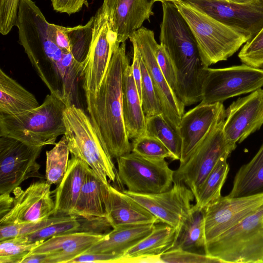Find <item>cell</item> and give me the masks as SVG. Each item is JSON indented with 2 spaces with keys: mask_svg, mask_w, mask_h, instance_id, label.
Returning a JSON list of instances; mask_svg holds the SVG:
<instances>
[{
  "mask_svg": "<svg viewBox=\"0 0 263 263\" xmlns=\"http://www.w3.org/2000/svg\"><path fill=\"white\" fill-rule=\"evenodd\" d=\"M154 3L153 0L103 1L110 27L119 43L125 42L145 21L150 22Z\"/></svg>",
  "mask_w": 263,
  "mask_h": 263,
  "instance_id": "19",
  "label": "cell"
},
{
  "mask_svg": "<svg viewBox=\"0 0 263 263\" xmlns=\"http://www.w3.org/2000/svg\"><path fill=\"white\" fill-rule=\"evenodd\" d=\"M89 167L85 162L71 155L66 174L55 191L53 216L73 215Z\"/></svg>",
  "mask_w": 263,
  "mask_h": 263,
  "instance_id": "22",
  "label": "cell"
},
{
  "mask_svg": "<svg viewBox=\"0 0 263 263\" xmlns=\"http://www.w3.org/2000/svg\"><path fill=\"white\" fill-rule=\"evenodd\" d=\"M20 0H0V32L8 34L16 25Z\"/></svg>",
  "mask_w": 263,
  "mask_h": 263,
  "instance_id": "41",
  "label": "cell"
},
{
  "mask_svg": "<svg viewBox=\"0 0 263 263\" xmlns=\"http://www.w3.org/2000/svg\"><path fill=\"white\" fill-rule=\"evenodd\" d=\"M216 20L249 34L263 26V1L236 3L226 0H183Z\"/></svg>",
  "mask_w": 263,
  "mask_h": 263,
  "instance_id": "14",
  "label": "cell"
},
{
  "mask_svg": "<svg viewBox=\"0 0 263 263\" xmlns=\"http://www.w3.org/2000/svg\"><path fill=\"white\" fill-rule=\"evenodd\" d=\"M263 86V69L245 64L226 68H206L200 104L222 103Z\"/></svg>",
  "mask_w": 263,
  "mask_h": 263,
  "instance_id": "9",
  "label": "cell"
},
{
  "mask_svg": "<svg viewBox=\"0 0 263 263\" xmlns=\"http://www.w3.org/2000/svg\"><path fill=\"white\" fill-rule=\"evenodd\" d=\"M226 119V118H225ZM225 119L217 123L183 162L174 171L175 182L185 185L194 196L219 160L230 156L236 144L226 138L223 132Z\"/></svg>",
  "mask_w": 263,
  "mask_h": 263,
  "instance_id": "7",
  "label": "cell"
},
{
  "mask_svg": "<svg viewBox=\"0 0 263 263\" xmlns=\"http://www.w3.org/2000/svg\"><path fill=\"white\" fill-rule=\"evenodd\" d=\"M129 39L139 51L152 80L161 104L162 115L166 121L178 131L185 106L168 85L159 67L155 55L158 43L154 31L142 26L134 32Z\"/></svg>",
  "mask_w": 263,
  "mask_h": 263,
  "instance_id": "12",
  "label": "cell"
},
{
  "mask_svg": "<svg viewBox=\"0 0 263 263\" xmlns=\"http://www.w3.org/2000/svg\"><path fill=\"white\" fill-rule=\"evenodd\" d=\"M122 256L112 253H90L85 252L69 263L78 262H121Z\"/></svg>",
  "mask_w": 263,
  "mask_h": 263,
  "instance_id": "43",
  "label": "cell"
},
{
  "mask_svg": "<svg viewBox=\"0 0 263 263\" xmlns=\"http://www.w3.org/2000/svg\"><path fill=\"white\" fill-rule=\"evenodd\" d=\"M66 107L50 93L34 109L16 116L0 114V137L15 138L33 146L55 145L58 137L66 132L63 112Z\"/></svg>",
  "mask_w": 263,
  "mask_h": 263,
  "instance_id": "4",
  "label": "cell"
},
{
  "mask_svg": "<svg viewBox=\"0 0 263 263\" xmlns=\"http://www.w3.org/2000/svg\"><path fill=\"white\" fill-rule=\"evenodd\" d=\"M122 191L144 206L160 221L168 224L177 232L192 211L195 196L181 183L175 182L168 190L157 194H140Z\"/></svg>",
  "mask_w": 263,
  "mask_h": 263,
  "instance_id": "15",
  "label": "cell"
},
{
  "mask_svg": "<svg viewBox=\"0 0 263 263\" xmlns=\"http://www.w3.org/2000/svg\"><path fill=\"white\" fill-rule=\"evenodd\" d=\"M128 62L125 42L114 51L96 95L85 94L91 123L112 159L131 152L123 114L122 78Z\"/></svg>",
  "mask_w": 263,
  "mask_h": 263,
  "instance_id": "2",
  "label": "cell"
},
{
  "mask_svg": "<svg viewBox=\"0 0 263 263\" xmlns=\"http://www.w3.org/2000/svg\"><path fill=\"white\" fill-rule=\"evenodd\" d=\"M14 198L9 194H0V219L5 216L12 209Z\"/></svg>",
  "mask_w": 263,
  "mask_h": 263,
  "instance_id": "47",
  "label": "cell"
},
{
  "mask_svg": "<svg viewBox=\"0 0 263 263\" xmlns=\"http://www.w3.org/2000/svg\"><path fill=\"white\" fill-rule=\"evenodd\" d=\"M160 261L170 263H214L222 262L220 260L205 253L176 249L169 250L159 256Z\"/></svg>",
  "mask_w": 263,
  "mask_h": 263,
  "instance_id": "40",
  "label": "cell"
},
{
  "mask_svg": "<svg viewBox=\"0 0 263 263\" xmlns=\"http://www.w3.org/2000/svg\"><path fill=\"white\" fill-rule=\"evenodd\" d=\"M94 16L84 25L65 27L70 40L71 52L77 61L82 63L86 58L91 43Z\"/></svg>",
  "mask_w": 263,
  "mask_h": 263,
  "instance_id": "33",
  "label": "cell"
},
{
  "mask_svg": "<svg viewBox=\"0 0 263 263\" xmlns=\"http://www.w3.org/2000/svg\"><path fill=\"white\" fill-rule=\"evenodd\" d=\"M80 228L81 223L78 217H77L72 219L51 224L32 233L21 237L30 242L44 241L53 236L79 232Z\"/></svg>",
  "mask_w": 263,
  "mask_h": 263,
  "instance_id": "38",
  "label": "cell"
},
{
  "mask_svg": "<svg viewBox=\"0 0 263 263\" xmlns=\"http://www.w3.org/2000/svg\"><path fill=\"white\" fill-rule=\"evenodd\" d=\"M50 24L34 2L20 0L15 26L20 43L31 65L51 94L67 106H78L82 64L71 52L57 45L50 33Z\"/></svg>",
  "mask_w": 263,
  "mask_h": 263,
  "instance_id": "1",
  "label": "cell"
},
{
  "mask_svg": "<svg viewBox=\"0 0 263 263\" xmlns=\"http://www.w3.org/2000/svg\"><path fill=\"white\" fill-rule=\"evenodd\" d=\"M42 242H28L21 236L0 241V263H21L31 250Z\"/></svg>",
  "mask_w": 263,
  "mask_h": 263,
  "instance_id": "36",
  "label": "cell"
},
{
  "mask_svg": "<svg viewBox=\"0 0 263 263\" xmlns=\"http://www.w3.org/2000/svg\"><path fill=\"white\" fill-rule=\"evenodd\" d=\"M145 134L160 140L172 153V160H180L182 149L181 136L162 114L146 117Z\"/></svg>",
  "mask_w": 263,
  "mask_h": 263,
  "instance_id": "31",
  "label": "cell"
},
{
  "mask_svg": "<svg viewBox=\"0 0 263 263\" xmlns=\"http://www.w3.org/2000/svg\"><path fill=\"white\" fill-rule=\"evenodd\" d=\"M50 187L46 181H38L25 190L15 189L13 206L0 219V225L36 222L53 216L54 201Z\"/></svg>",
  "mask_w": 263,
  "mask_h": 263,
  "instance_id": "16",
  "label": "cell"
},
{
  "mask_svg": "<svg viewBox=\"0 0 263 263\" xmlns=\"http://www.w3.org/2000/svg\"><path fill=\"white\" fill-rule=\"evenodd\" d=\"M153 1H154V2H167V1L174 2V1H178V0H153Z\"/></svg>",
  "mask_w": 263,
  "mask_h": 263,
  "instance_id": "50",
  "label": "cell"
},
{
  "mask_svg": "<svg viewBox=\"0 0 263 263\" xmlns=\"http://www.w3.org/2000/svg\"><path fill=\"white\" fill-rule=\"evenodd\" d=\"M69 153L64 135L53 148L46 151L45 179L47 183L50 185L59 184L62 181L67 169Z\"/></svg>",
  "mask_w": 263,
  "mask_h": 263,
  "instance_id": "32",
  "label": "cell"
},
{
  "mask_svg": "<svg viewBox=\"0 0 263 263\" xmlns=\"http://www.w3.org/2000/svg\"><path fill=\"white\" fill-rule=\"evenodd\" d=\"M76 215L52 216L36 222L0 225V241L29 234L51 224L72 219Z\"/></svg>",
  "mask_w": 263,
  "mask_h": 263,
  "instance_id": "34",
  "label": "cell"
},
{
  "mask_svg": "<svg viewBox=\"0 0 263 263\" xmlns=\"http://www.w3.org/2000/svg\"><path fill=\"white\" fill-rule=\"evenodd\" d=\"M155 55L159 67L167 83L175 92L177 84V72L174 63L163 45L157 44Z\"/></svg>",
  "mask_w": 263,
  "mask_h": 263,
  "instance_id": "42",
  "label": "cell"
},
{
  "mask_svg": "<svg viewBox=\"0 0 263 263\" xmlns=\"http://www.w3.org/2000/svg\"><path fill=\"white\" fill-rule=\"evenodd\" d=\"M177 233V229L168 224H156L149 235L123 254L121 262L159 256L172 248Z\"/></svg>",
  "mask_w": 263,
  "mask_h": 263,
  "instance_id": "27",
  "label": "cell"
},
{
  "mask_svg": "<svg viewBox=\"0 0 263 263\" xmlns=\"http://www.w3.org/2000/svg\"><path fill=\"white\" fill-rule=\"evenodd\" d=\"M226 118L222 103L199 104L184 113L178 131L182 140L180 163L184 162L220 121Z\"/></svg>",
  "mask_w": 263,
  "mask_h": 263,
  "instance_id": "18",
  "label": "cell"
},
{
  "mask_svg": "<svg viewBox=\"0 0 263 263\" xmlns=\"http://www.w3.org/2000/svg\"><path fill=\"white\" fill-rule=\"evenodd\" d=\"M156 223L125 225L112 228L86 252L123 254L149 235Z\"/></svg>",
  "mask_w": 263,
  "mask_h": 263,
  "instance_id": "24",
  "label": "cell"
},
{
  "mask_svg": "<svg viewBox=\"0 0 263 263\" xmlns=\"http://www.w3.org/2000/svg\"><path fill=\"white\" fill-rule=\"evenodd\" d=\"M261 1H263V0H261Z\"/></svg>",
  "mask_w": 263,
  "mask_h": 263,
  "instance_id": "51",
  "label": "cell"
},
{
  "mask_svg": "<svg viewBox=\"0 0 263 263\" xmlns=\"http://www.w3.org/2000/svg\"><path fill=\"white\" fill-rule=\"evenodd\" d=\"M138 52L142 74L141 102L143 111L146 117L162 114L161 104L152 80L138 50Z\"/></svg>",
  "mask_w": 263,
  "mask_h": 263,
  "instance_id": "35",
  "label": "cell"
},
{
  "mask_svg": "<svg viewBox=\"0 0 263 263\" xmlns=\"http://www.w3.org/2000/svg\"><path fill=\"white\" fill-rule=\"evenodd\" d=\"M262 125L263 89L238 98L226 110L223 132L232 143H241Z\"/></svg>",
  "mask_w": 263,
  "mask_h": 263,
  "instance_id": "17",
  "label": "cell"
},
{
  "mask_svg": "<svg viewBox=\"0 0 263 263\" xmlns=\"http://www.w3.org/2000/svg\"><path fill=\"white\" fill-rule=\"evenodd\" d=\"M53 9L60 13L69 15L80 11L87 0H51Z\"/></svg>",
  "mask_w": 263,
  "mask_h": 263,
  "instance_id": "44",
  "label": "cell"
},
{
  "mask_svg": "<svg viewBox=\"0 0 263 263\" xmlns=\"http://www.w3.org/2000/svg\"><path fill=\"white\" fill-rule=\"evenodd\" d=\"M108 184L89 167L72 215L89 220L106 218L105 199Z\"/></svg>",
  "mask_w": 263,
  "mask_h": 263,
  "instance_id": "25",
  "label": "cell"
},
{
  "mask_svg": "<svg viewBox=\"0 0 263 263\" xmlns=\"http://www.w3.org/2000/svg\"><path fill=\"white\" fill-rule=\"evenodd\" d=\"M122 92L125 129L128 139L133 140L145 134L146 117L129 62L123 73Z\"/></svg>",
  "mask_w": 263,
  "mask_h": 263,
  "instance_id": "23",
  "label": "cell"
},
{
  "mask_svg": "<svg viewBox=\"0 0 263 263\" xmlns=\"http://www.w3.org/2000/svg\"><path fill=\"white\" fill-rule=\"evenodd\" d=\"M50 31L57 45L64 51L71 52L70 40L65 31V27L50 23Z\"/></svg>",
  "mask_w": 263,
  "mask_h": 263,
  "instance_id": "45",
  "label": "cell"
},
{
  "mask_svg": "<svg viewBox=\"0 0 263 263\" xmlns=\"http://www.w3.org/2000/svg\"><path fill=\"white\" fill-rule=\"evenodd\" d=\"M116 160V179L129 192L160 193L170 190L175 183L174 171L165 159L148 158L131 152Z\"/></svg>",
  "mask_w": 263,
  "mask_h": 263,
  "instance_id": "8",
  "label": "cell"
},
{
  "mask_svg": "<svg viewBox=\"0 0 263 263\" xmlns=\"http://www.w3.org/2000/svg\"><path fill=\"white\" fill-rule=\"evenodd\" d=\"M228 1H231L233 2H236V3H248L252 0H226Z\"/></svg>",
  "mask_w": 263,
  "mask_h": 263,
  "instance_id": "49",
  "label": "cell"
},
{
  "mask_svg": "<svg viewBox=\"0 0 263 263\" xmlns=\"http://www.w3.org/2000/svg\"><path fill=\"white\" fill-rule=\"evenodd\" d=\"M131 152L154 159L173 158L172 153L160 140L145 134L132 140Z\"/></svg>",
  "mask_w": 263,
  "mask_h": 263,
  "instance_id": "37",
  "label": "cell"
},
{
  "mask_svg": "<svg viewBox=\"0 0 263 263\" xmlns=\"http://www.w3.org/2000/svg\"><path fill=\"white\" fill-rule=\"evenodd\" d=\"M105 208L106 218L112 228L125 225L157 224L160 221L144 206L109 183Z\"/></svg>",
  "mask_w": 263,
  "mask_h": 263,
  "instance_id": "21",
  "label": "cell"
},
{
  "mask_svg": "<svg viewBox=\"0 0 263 263\" xmlns=\"http://www.w3.org/2000/svg\"><path fill=\"white\" fill-rule=\"evenodd\" d=\"M21 263H46V257L42 254L28 255L23 258Z\"/></svg>",
  "mask_w": 263,
  "mask_h": 263,
  "instance_id": "48",
  "label": "cell"
},
{
  "mask_svg": "<svg viewBox=\"0 0 263 263\" xmlns=\"http://www.w3.org/2000/svg\"><path fill=\"white\" fill-rule=\"evenodd\" d=\"M0 114L16 116L38 107L35 96L0 70Z\"/></svg>",
  "mask_w": 263,
  "mask_h": 263,
  "instance_id": "26",
  "label": "cell"
},
{
  "mask_svg": "<svg viewBox=\"0 0 263 263\" xmlns=\"http://www.w3.org/2000/svg\"><path fill=\"white\" fill-rule=\"evenodd\" d=\"M238 56L243 64L263 69V26L243 45Z\"/></svg>",
  "mask_w": 263,
  "mask_h": 263,
  "instance_id": "39",
  "label": "cell"
},
{
  "mask_svg": "<svg viewBox=\"0 0 263 263\" xmlns=\"http://www.w3.org/2000/svg\"><path fill=\"white\" fill-rule=\"evenodd\" d=\"M133 46V59L131 65L133 76L134 79L137 89L139 92L140 97L141 100V82L142 74L140 67V61L138 56V52L136 47Z\"/></svg>",
  "mask_w": 263,
  "mask_h": 263,
  "instance_id": "46",
  "label": "cell"
},
{
  "mask_svg": "<svg viewBox=\"0 0 263 263\" xmlns=\"http://www.w3.org/2000/svg\"><path fill=\"white\" fill-rule=\"evenodd\" d=\"M229 157H221L202 183L195 197L194 209L203 210L221 197V191L230 170L227 162Z\"/></svg>",
  "mask_w": 263,
  "mask_h": 263,
  "instance_id": "30",
  "label": "cell"
},
{
  "mask_svg": "<svg viewBox=\"0 0 263 263\" xmlns=\"http://www.w3.org/2000/svg\"><path fill=\"white\" fill-rule=\"evenodd\" d=\"M263 206V193L239 197L221 196L204 210L205 244Z\"/></svg>",
  "mask_w": 263,
  "mask_h": 263,
  "instance_id": "13",
  "label": "cell"
},
{
  "mask_svg": "<svg viewBox=\"0 0 263 263\" xmlns=\"http://www.w3.org/2000/svg\"><path fill=\"white\" fill-rule=\"evenodd\" d=\"M205 245L203 210H195L183 222L177 232L175 242L170 250L180 249L195 252Z\"/></svg>",
  "mask_w": 263,
  "mask_h": 263,
  "instance_id": "29",
  "label": "cell"
},
{
  "mask_svg": "<svg viewBox=\"0 0 263 263\" xmlns=\"http://www.w3.org/2000/svg\"><path fill=\"white\" fill-rule=\"evenodd\" d=\"M42 148L15 138L0 137V194H10L28 179H45L40 173L36 161Z\"/></svg>",
  "mask_w": 263,
  "mask_h": 263,
  "instance_id": "10",
  "label": "cell"
},
{
  "mask_svg": "<svg viewBox=\"0 0 263 263\" xmlns=\"http://www.w3.org/2000/svg\"><path fill=\"white\" fill-rule=\"evenodd\" d=\"M263 193V143L253 158L236 174L227 195L239 197Z\"/></svg>",
  "mask_w": 263,
  "mask_h": 263,
  "instance_id": "28",
  "label": "cell"
},
{
  "mask_svg": "<svg viewBox=\"0 0 263 263\" xmlns=\"http://www.w3.org/2000/svg\"><path fill=\"white\" fill-rule=\"evenodd\" d=\"M119 46L102 5L94 16L91 45L86 58L82 63L81 78L85 94L96 95L112 54Z\"/></svg>",
  "mask_w": 263,
  "mask_h": 263,
  "instance_id": "11",
  "label": "cell"
},
{
  "mask_svg": "<svg viewBox=\"0 0 263 263\" xmlns=\"http://www.w3.org/2000/svg\"><path fill=\"white\" fill-rule=\"evenodd\" d=\"M172 2L189 25L206 67L227 60L251 39L249 34L216 20L183 0Z\"/></svg>",
  "mask_w": 263,
  "mask_h": 263,
  "instance_id": "3",
  "label": "cell"
},
{
  "mask_svg": "<svg viewBox=\"0 0 263 263\" xmlns=\"http://www.w3.org/2000/svg\"><path fill=\"white\" fill-rule=\"evenodd\" d=\"M63 117L66 128L64 135L71 155L88 164L105 183H109L107 178L115 182L117 170L90 118L74 105L66 107Z\"/></svg>",
  "mask_w": 263,
  "mask_h": 263,
  "instance_id": "5",
  "label": "cell"
},
{
  "mask_svg": "<svg viewBox=\"0 0 263 263\" xmlns=\"http://www.w3.org/2000/svg\"><path fill=\"white\" fill-rule=\"evenodd\" d=\"M105 234L79 231L53 236L35 247L28 255L44 254L46 263H69L102 239Z\"/></svg>",
  "mask_w": 263,
  "mask_h": 263,
  "instance_id": "20",
  "label": "cell"
},
{
  "mask_svg": "<svg viewBox=\"0 0 263 263\" xmlns=\"http://www.w3.org/2000/svg\"><path fill=\"white\" fill-rule=\"evenodd\" d=\"M203 249L222 263H263V206Z\"/></svg>",
  "mask_w": 263,
  "mask_h": 263,
  "instance_id": "6",
  "label": "cell"
}]
</instances>
